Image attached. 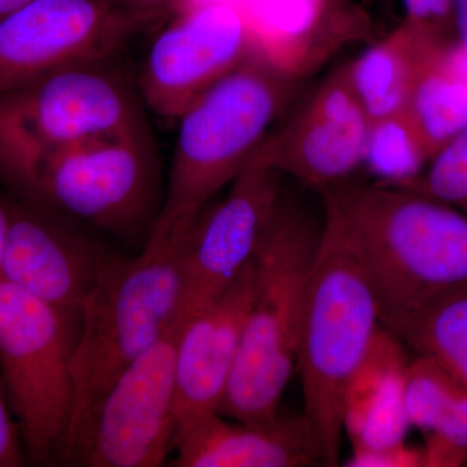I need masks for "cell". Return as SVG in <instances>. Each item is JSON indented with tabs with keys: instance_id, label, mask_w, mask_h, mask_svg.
I'll list each match as a JSON object with an SVG mask.
<instances>
[{
	"instance_id": "cell-1",
	"label": "cell",
	"mask_w": 467,
	"mask_h": 467,
	"mask_svg": "<svg viewBox=\"0 0 467 467\" xmlns=\"http://www.w3.org/2000/svg\"><path fill=\"white\" fill-rule=\"evenodd\" d=\"M321 195L367 272L380 318L467 284V216L459 209L383 182H344Z\"/></svg>"
},
{
	"instance_id": "cell-2",
	"label": "cell",
	"mask_w": 467,
	"mask_h": 467,
	"mask_svg": "<svg viewBox=\"0 0 467 467\" xmlns=\"http://www.w3.org/2000/svg\"><path fill=\"white\" fill-rule=\"evenodd\" d=\"M380 327L379 304L367 272L342 223L325 208L306 282L296 370L303 414L326 466L339 465L344 396Z\"/></svg>"
},
{
	"instance_id": "cell-3",
	"label": "cell",
	"mask_w": 467,
	"mask_h": 467,
	"mask_svg": "<svg viewBox=\"0 0 467 467\" xmlns=\"http://www.w3.org/2000/svg\"><path fill=\"white\" fill-rule=\"evenodd\" d=\"M299 82L256 50L195 101L177 119L171 173L155 226L189 232L265 140Z\"/></svg>"
},
{
	"instance_id": "cell-4",
	"label": "cell",
	"mask_w": 467,
	"mask_h": 467,
	"mask_svg": "<svg viewBox=\"0 0 467 467\" xmlns=\"http://www.w3.org/2000/svg\"><path fill=\"white\" fill-rule=\"evenodd\" d=\"M187 234L153 227L134 257L101 250L97 278L79 308L72 364L76 391L72 420L158 342L177 318Z\"/></svg>"
},
{
	"instance_id": "cell-5",
	"label": "cell",
	"mask_w": 467,
	"mask_h": 467,
	"mask_svg": "<svg viewBox=\"0 0 467 467\" xmlns=\"http://www.w3.org/2000/svg\"><path fill=\"white\" fill-rule=\"evenodd\" d=\"M318 239L281 196L254 254L256 285L221 416L266 423L281 414L282 396L296 370L306 282Z\"/></svg>"
},
{
	"instance_id": "cell-6",
	"label": "cell",
	"mask_w": 467,
	"mask_h": 467,
	"mask_svg": "<svg viewBox=\"0 0 467 467\" xmlns=\"http://www.w3.org/2000/svg\"><path fill=\"white\" fill-rule=\"evenodd\" d=\"M12 192L116 238L149 239L165 195L150 126L45 156Z\"/></svg>"
},
{
	"instance_id": "cell-7",
	"label": "cell",
	"mask_w": 467,
	"mask_h": 467,
	"mask_svg": "<svg viewBox=\"0 0 467 467\" xmlns=\"http://www.w3.org/2000/svg\"><path fill=\"white\" fill-rule=\"evenodd\" d=\"M146 109L116 58L0 94V183L12 189L45 156L149 125Z\"/></svg>"
},
{
	"instance_id": "cell-8",
	"label": "cell",
	"mask_w": 467,
	"mask_h": 467,
	"mask_svg": "<svg viewBox=\"0 0 467 467\" xmlns=\"http://www.w3.org/2000/svg\"><path fill=\"white\" fill-rule=\"evenodd\" d=\"M79 312L0 279V371L27 459L57 463L75 413Z\"/></svg>"
},
{
	"instance_id": "cell-9",
	"label": "cell",
	"mask_w": 467,
	"mask_h": 467,
	"mask_svg": "<svg viewBox=\"0 0 467 467\" xmlns=\"http://www.w3.org/2000/svg\"><path fill=\"white\" fill-rule=\"evenodd\" d=\"M180 319L70 423L58 465L161 466L174 450Z\"/></svg>"
},
{
	"instance_id": "cell-10",
	"label": "cell",
	"mask_w": 467,
	"mask_h": 467,
	"mask_svg": "<svg viewBox=\"0 0 467 467\" xmlns=\"http://www.w3.org/2000/svg\"><path fill=\"white\" fill-rule=\"evenodd\" d=\"M153 27L109 0H32L0 21V94L116 58Z\"/></svg>"
},
{
	"instance_id": "cell-11",
	"label": "cell",
	"mask_w": 467,
	"mask_h": 467,
	"mask_svg": "<svg viewBox=\"0 0 467 467\" xmlns=\"http://www.w3.org/2000/svg\"><path fill=\"white\" fill-rule=\"evenodd\" d=\"M256 50L241 5L195 3L150 43L135 79L144 107L162 119H180Z\"/></svg>"
},
{
	"instance_id": "cell-12",
	"label": "cell",
	"mask_w": 467,
	"mask_h": 467,
	"mask_svg": "<svg viewBox=\"0 0 467 467\" xmlns=\"http://www.w3.org/2000/svg\"><path fill=\"white\" fill-rule=\"evenodd\" d=\"M281 171L270 164L261 144L217 204H208L195 221L182 250L181 324L223 296L254 260L276 205Z\"/></svg>"
},
{
	"instance_id": "cell-13",
	"label": "cell",
	"mask_w": 467,
	"mask_h": 467,
	"mask_svg": "<svg viewBox=\"0 0 467 467\" xmlns=\"http://www.w3.org/2000/svg\"><path fill=\"white\" fill-rule=\"evenodd\" d=\"M370 119L346 66L335 70L282 129L261 143L270 164L325 192L364 164Z\"/></svg>"
},
{
	"instance_id": "cell-14",
	"label": "cell",
	"mask_w": 467,
	"mask_h": 467,
	"mask_svg": "<svg viewBox=\"0 0 467 467\" xmlns=\"http://www.w3.org/2000/svg\"><path fill=\"white\" fill-rule=\"evenodd\" d=\"M101 248L78 223L12 195L0 279L57 308L79 312Z\"/></svg>"
},
{
	"instance_id": "cell-15",
	"label": "cell",
	"mask_w": 467,
	"mask_h": 467,
	"mask_svg": "<svg viewBox=\"0 0 467 467\" xmlns=\"http://www.w3.org/2000/svg\"><path fill=\"white\" fill-rule=\"evenodd\" d=\"M256 285V261L211 306L184 322L175 355V439L218 413L232 379Z\"/></svg>"
},
{
	"instance_id": "cell-16",
	"label": "cell",
	"mask_w": 467,
	"mask_h": 467,
	"mask_svg": "<svg viewBox=\"0 0 467 467\" xmlns=\"http://www.w3.org/2000/svg\"><path fill=\"white\" fill-rule=\"evenodd\" d=\"M242 9L257 50L300 81L368 32L364 12L347 0H254Z\"/></svg>"
},
{
	"instance_id": "cell-17",
	"label": "cell",
	"mask_w": 467,
	"mask_h": 467,
	"mask_svg": "<svg viewBox=\"0 0 467 467\" xmlns=\"http://www.w3.org/2000/svg\"><path fill=\"white\" fill-rule=\"evenodd\" d=\"M180 467H303L319 462L308 420L279 414L272 422H229L212 414L180 439Z\"/></svg>"
},
{
	"instance_id": "cell-18",
	"label": "cell",
	"mask_w": 467,
	"mask_h": 467,
	"mask_svg": "<svg viewBox=\"0 0 467 467\" xmlns=\"http://www.w3.org/2000/svg\"><path fill=\"white\" fill-rule=\"evenodd\" d=\"M445 45L442 36L404 20L347 64L350 85L370 122L407 109L420 73Z\"/></svg>"
},
{
	"instance_id": "cell-19",
	"label": "cell",
	"mask_w": 467,
	"mask_h": 467,
	"mask_svg": "<svg viewBox=\"0 0 467 467\" xmlns=\"http://www.w3.org/2000/svg\"><path fill=\"white\" fill-rule=\"evenodd\" d=\"M380 322L414 355L441 365L467 391V284Z\"/></svg>"
},
{
	"instance_id": "cell-20",
	"label": "cell",
	"mask_w": 467,
	"mask_h": 467,
	"mask_svg": "<svg viewBox=\"0 0 467 467\" xmlns=\"http://www.w3.org/2000/svg\"><path fill=\"white\" fill-rule=\"evenodd\" d=\"M425 140L430 161L467 129V78L453 54L442 46L420 73L407 106Z\"/></svg>"
},
{
	"instance_id": "cell-21",
	"label": "cell",
	"mask_w": 467,
	"mask_h": 467,
	"mask_svg": "<svg viewBox=\"0 0 467 467\" xmlns=\"http://www.w3.org/2000/svg\"><path fill=\"white\" fill-rule=\"evenodd\" d=\"M430 162L425 140L407 109L370 122L364 164L380 182L400 184L414 180Z\"/></svg>"
},
{
	"instance_id": "cell-22",
	"label": "cell",
	"mask_w": 467,
	"mask_h": 467,
	"mask_svg": "<svg viewBox=\"0 0 467 467\" xmlns=\"http://www.w3.org/2000/svg\"><path fill=\"white\" fill-rule=\"evenodd\" d=\"M409 364L407 347L386 327L378 331L367 356L350 378L344 396V434L352 441L393 377Z\"/></svg>"
},
{
	"instance_id": "cell-23",
	"label": "cell",
	"mask_w": 467,
	"mask_h": 467,
	"mask_svg": "<svg viewBox=\"0 0 467 467\" xmlns=\"http://www.w3.org/2000/svg\"><path fill=\"white\" fill-rule=\"evenodd\" d=\"M463 387L432 359L414 355L409 359L404 405L409 425L430 434L447 413Z\"/></svg>"
},
{
	"instance_id": "cell-24",
	"label": "cell",
	"mask_w": 467,
	"mask_h": 467,
	"mask_svg": "<svg viewBox=\"0 0 467 467\" xmlns=\"http://www.w3.org/2000/svg\"><path fill=\"white\" fill-rule=\"evenodd\" d=\"M395 186L445 202L467 216V129L436 153L425 173Z\"/></svg>"
},
{
	"instance_id": "cell-25",
	"label": "cell",
	"mask_w": 467,
	"mask_h": 467,
	"mask_svg": "<svg viewBox=\"0 0 467 467\" xmlns=\"http://www.w3.org/2000/svg\"><path fill=\"white\" fill-rule=\"evenodd\" d=\"M405 373L407 368L396 374L374 402L358 434L349 441L352 453L386 450L405 442L408 427L410 426L404 405Z\"/></svg>"
},
{
	"instance_id": "cell-26",
	"label": "cell",
	"mask_w": 467,
	"mask_h": 467,
	"mask_svg": "<svg viewBox=\"0 0 467 467\" xmlns=\"http://www.w3.org/2000/svg\"><path fill=\"white\" fill-rule=\"evenodd\" d=\"M14 418L0 371V467H18L26 462L20 430Z\"/></svg>"
},
{
	"instance_id": "cell-27",
	"label": "cell",
	"mask_w": 467,
	"mask_h": 467,
	"mask_svg": "<svg viewBox=\"0 0 467 467\" xmlns=\"http://www.w3.org/2000/svg\"><path fill=\"white\" fill-rule=\"evenodd\" d=\"M405 21L442 36L451 26V0H402Z\"/></svg>"
},
{
	"instance_id": "cell-28",
	"label": "cell",
	"mask_w": 467,
	"mask_h": 467,
	"mask_svg": "<svg viewBox=\"0 0 467 467\" xmlns=\"http://www.w3.org/2000/svg\"><path fill=\"white\" fill-rule=\"evenodd\" d=\"M352 467H418L425 466L423 451L402 444L386 450L355 451L347 461Z\"/></svg>"
},
{
	"instance_id": "cell-29",
	"label": "cell",
	"mask_w": 467,
	"mask_h": 467,
	"mask_svg": "<svg viewBox=\"0 0 467 467\" xmlns=\"http://www.w3.org/2000/svg\"><path fill=\"white\" fill-rule=\"evenodd\" d=\"M109 2L133 16L143 18L153 26H159L180 5L181 0H109Z\"/></svg>"
},
{
	"instance_id": "cell-30",
	"label": "cell",
	"mask_w": 467,
	"mask_h": 467,
	"mask_svg": "<svg viewBox=\"0 0 467 467\" xmlns=\"http://www.w3.org/2000/svg\"><path fill=\"white\" fill-rule=\"evenodd\" d=\"M451 26L456 33V47L467 55V0H451Z\"/></svg>"
},
{
	"instance_id": "cell-31",
	"label": "cell",
	"mask_w": 467,
	"mask_h": 467,
	"mask_svg": "<svg viewBox=\"0 0 467 467\" xmlns=\"http://www.w3.org/2000/svg\"><path fill=\"white\" fill-rule=\"evenodd\" d=\"M12 195L0 192V265H2L3 250L7 236L9 221H11Z\"/></svg>"
},
{
	"instance_id": "cell-32",
	"label": "cell",
	"mask_w": 467,
	"mask_h": 467,
	"mask_svg": "<svg viewBox=\"0 0 467 467\" xmlns=\"http://www.w3.org/2000/svg\"><path fill=\"white\" fill-rule=\"evenodd\" d=\"M30 2L32 0H0V21Z\"/></svg>"
},
{
	"instance_id": "cell-33",
	"label": "cell",
	"mask_w": 467,
	"mask_h": 467,
	"mask_svg": "<svg viewBox=\"0 0 467 467\" xmlns=\"http://www.w3.org/2000/svg\"><path fill=\"white\" fill-rule=\"evenodd\" d=\"M453 52L457 64H459L461 70H462L463 75H465L467 78V55H463L462 52L456 47V45L453 46Z\"/></svg>"
}]
</instances>
